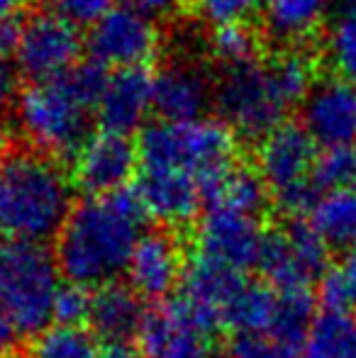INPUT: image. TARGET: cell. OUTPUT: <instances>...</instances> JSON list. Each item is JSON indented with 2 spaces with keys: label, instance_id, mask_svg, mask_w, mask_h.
<instances>
[{
  "label": "cell",
  "instance_id": "cell-1",
  "mask_svg": "<svg viewBox=\"0 0 356 358\" xmlns=\"http://www.w3.org/2000/svg\"><path fill=\"white\" fill-rule=\"evenodd\" d=\"M144 220L142 198L129 188L78 203L57 236L54 256L62 275L88 290L115 283L127 271L134 246L144 234Z\"/></svg>",
  "mask_w": 356,
  "mask_h": 358
},
{
  "label": "cell",
  "instance_id": "cell-2",
  "mask_svg": "<svg viewBox=\"0 0 356 358\" xmlns=\"http://www.w3.org/2000/svg\"><path fill=\"white\" fill-rule=\"evenodd\" d=\"M71 210V183L49 156L17 154L0 166V239L47 244Z\"/></svg>",
  "mask_w": 356,
  "mask_h": 358
},
{
  "label": "cell",
  "instance_id": "cell-3",
  "mask_svg": "<svg viewBox=\"0 0 356 358\" xmlns=\"http://www.w3.org/2000/svg\"><path fill=\"white\" fill-rule=\"evenodd\" d=\"M234 134L218 120L154 122L139 137L142 171H173L190 176L205 190L234 166Z\"/></svg>",
  "mask_w": 356,
  "mask_h": 358
},
{
  "label": "cell",
  "instance_id": "cell-4",
  "mask_svg": "<svg viewBox=\"0 0 356 358\" xmlns=\"http://www.w3.org/2000/svg\"><path fill=\"white\" fill-rule=\"evenodd\" d=\"M62 287L57 256L44 244L0 239V307L22 336H39L54 322Z\"/></svg>",
  "mask_w": 356,
  "mask_h": 358
},
{
  "label": "cell",
  "instance_id": "cell-5",
  "mask_svg": "<svg viewBox=\"0 0 356 358\" xmlns=\"http://www.w3.org/2000/svg\"><path fill=\"white\" fill-rule=\"evenodd\" d=\"M90 108L71 73L29 85L17 98V127L42 156H76L88 142Z\"/></svg>",
  "mask_w": 356,
  "mask_h": 358
},
{
  "label": "cell",
  "instance_id": "cell-6",
  "mask_svg": "<svg viewBox=\"0 0 356 358\" xmlns=\"http://www.w3.org/2000/svg\"><path fill=\"white\" fill-rule=\"evenodd\" d=\"M222 122L242 137H266L283 124L288 103L271 64L249 62L225 69L215 90Z\"/></svg>",
  "mask_w": 356,
  "mask_h": 358
},
{
  "label": "cell",
  "instance_id": "cell-7",
  "mask_svg": "<svg viewBox=\"0 0 356 358\" xmlns=\"http://www.w3.org/2000/svg\"><path fill=\"white\" fill-rule=\"evenodd\" d=\"M249 285L247 275L225 264L193 254L180 278V295L173 297L183 317L203 336H215L227 327V315Z\"/></svg>",
  "mask_w": 356,
  "mask_h": 358
},
{
  "label": "cell",
  "instance_id": "cell-8",
  "mask_svg": "<svg viewBox=\"0 0 356 358\" xmlns=\"http://www.w3.org/2000/svg\"><path fill=\"white\" fill-rule=\"evenodd\" d=\"M318 297L313 290L278 292V310L266 329L232 331L225 358H303Z\"/></svg>",
  "mask_w": 356,
  "mask_h": 358
},
{
  "label": "cell",
  "instance_id": "cell-9",
  "mask_svg": "<svg viewBox=\"0 0 356 358\" xmlns=\"http://www.w3.org/2000/svg\"><path fill=\"white\" fill-rule=\"evenodd\" d=\"M81 54V37L76 27L57 13H37L20 27V42L15 49L20 76L34 83L52 80L69 73Z\"/></svg>",
  "mask_w": 356,
  "mask_h": 358
},
{
  "label": "cell",
  "instance_id": "cell-10",
  "mask_svg": "<svg viewBox=\"0 0 356 358\" xmlns=\"http://www.w3.org/2000/svg\"><path fill=\"white\" fill-rule=\"evenodd\" d=\"M264 234L266 231L259 224V217L225 208H210L195 231L193 254L208 256L239 273H247L257 268Z\"/></svg>",
  "mask_w": 356,
  "mask_h": 358
},
{
  "label": "cell",
  "instance_id": "cell-11",
  "mask_svg": "<svg viewBox=\"0 0 356 358\" xmlns=\"http://www.w3.org/2000/svg\"><path fill=\"white\" fill-rule=\"evenodd\" d=\"M88 49L100 66L142 69L157 54L159 34L152 20L122 5L93 24Z\"/></svg>",
  "mask_w": 356,
  "mask_h": 358
},
{
  "label": "cell",
  "instance_id": "cell-12",
  "mask_svg": "<svg viewBox=\"0 0 356 358\" xmlns=\"http://www.w3.org/2000/svg\"><path fill=\"white\" fill-rule=\"evenodd\" d=\"M139 151L127 137L98 132L73 156V185L88 198L118 193L134 176Z\"/></svg>",
  "mask_w": 356,
  "mask_h": 358
},
{
  "label": "cell",
  "instance_id": "cell-13",
  "mask_svg": "<svg viewBox=\"0 0 356 358\" xmlns=\"http://www.w3.org/2000/svg\"><path fill=\"white\" fill-rule=\"evenodd\" d=\"M183 251L171 229H152L139 236L127 266V285L142 300H164L183 278Z\"/></svg>",
  "mask_w": 356,
  "mask_h": 358
},
{
  "label": "cell",
  "instance_id": "cell-14",
  "mask_svg": "<svg viewBox=\"0 0 356 358\" xmlns=\"http://www.w3.org/2000/svg\"><path fill=\"white\" fill-rule=\"evenodd\" d=\"M318 151L305 127L283 122L269 132L259 146V176L276 195L313 178Z\"/></svg>",
  "mask_w": 356,
  "mask_h": 358
},
{
  "label": "cell",
  "instance_id": "cell-15",
  "mask_svg": "<svg viewBox=\"0 0 356 358\" xmlns=\"http://www.w3.org/2000/svg\"><path fill=\"white\" fill-rule=\"evenodd\" d=\"M303 127L325 149L356 139V85L342 78L318 83L303 103Z\"/></svg>",
  "mask_w": 356,
  "mask_h": 358
},
{
  "label": "cell",
  "instance_id": "cell-16",
  "mask_svg": "<svg viewBox=\"0 0 356 358\" xmlns=\"http://www.w3.org/2000/svg\"><path fill=\"white\" fill-rule=\"evenodd\" d=\"M137 339L144 358H218L208 336L185 320L173 300L147 310Z\"/></svg>",
  "mask_w": 356,
  "mask_h": 358
},
{
  "label": "cell",
  "instance_id": "cell-17",
  "mask_svg": "<svg viewBox=\"0 0 356 358\" xmlns=\"http://www.w3.org/2000/svg\"><path fill=\"white\" fill-rule=\"evenodd\" d=\"M152 80L154 78L144 69H120L110 76L108 88L98 103L103 132L127 137L129 132L142 127L149 108H154Z\"/></svg>",
  "mask_w": 356,
  "mask_h": 358
},
{
  "label": "cell",
  "instance_id": "cell-18",
  "mask_svg": "<svg viewBox=\"0 0 356 358\" xmlns=\"http://www.w3.org/2000/svg\"><path fill=\"white\" fill-rule=\"evenodd\" d=\"M152 100L164 122H193L208 108L210 83L198 66L173 62L154 76Z\"/></svg>",
  "mask_w": 356,
  "mask_h": 358
},
{
  "label": "cell",
  "instance_id": "cell-19",
  "mask_svg": "<svg viewBox=\"0 0 356 358\" xmlns=\"http://www.w3.org/2000/svg\"><path fill=\"white\" fill-rule=\"evenodd\" d=\"M144 300L122 283H108L93 290L88 312V331L103 344H129L144 324Z\"/></svg>",
  "mask_w": 356,
  "mask_h": 358
},
{
  "label": "cell",
  "instance_id": "cell-20",
  "mask_svg": "<svg viewBox=\"0 0 356 358\" xmlns=\"http://www.w3.org/2000/svg\"><path fill=\"white\" fill-rule=\"evenodd\" d=\"M134 190L142 198L147 215L169 227L190 222L203 203L198 180L173 171H142Z\"/></svg>",
  "mask_w": 356,
  "mask_h": 358
},
{
  "label": "cell",
  "instance_id": "cell-21",
  "mask_svg": "<svg viewBox=\"0 0 356 358\" xmlns=\"http://www.w3.org/2000/svg\"><path fill=\"white\" fill-rule=\"evenodd\" d=\"M203 200L210 208H225L259 217L269 203V188L259 171L247 169V166H232L222 178H218L203 190Z\"/></svg>",
  "mask_w": 356,
  "mask_h": 358
},
{
  "label": "cell",
  "instance_id": "cell-22",
  "mask_svg": "<svg viewBox=\"0 0 356 358\" xmlns=\"http://www.w3.org/2000/svg\"><path fill=\"white\" fill-rule=\"evenodd\" d=\"M308 222L332 251H349L356 244V190L325 193Z\"/></svg>",
  "mask_w": 356,
  "mask_h": 358
},
{
  "label": "cell",
  "instance_id": "cell-23",
  "mask_svg": "<svg viewBox=\"0 0 356 358\" xmlns=\"http://www.w3.org/2000/svg\"><path fill=\"white\" fill-rule=\"evenodd\" d=\"M257 271L264 275V283L273 287L276 292L310 290V285H313V280L305 273L293 246H290L285 229H269L264 234Z\"/></svg>",
  "mask_w": 356,
  "mask_h": 358
},
{
  "label": "cell",
  "instance_id": "cell-24",
  "mask_svg": "<svg viewBox=\"0 0 356 358\" xmlns=\"http://www.w3.org/2000/svg\"><path fill=\"white\" fill-rule=\"evenodd\" d=\"M303 358H356V317L352 312H318Z\"/></svg>",
  "mask_w": 356,
  "mask_h": 358
},
{
  "label": "cell",
  "instance_id": "cell-25",
  "mask_svg": "<svg viewBox=\"0 0 356 358\" xmlns=\"http://www.w3.org/2000/svg\"><path fill=\"white\" fill-rule=\"evenodd\" d=\"M332 0H266V24L280 39L310 34L325 17Z\"/></svg>",
  "mask_w": 356,
  "mask_h": 358
},
{
  "label": "cell",
  "instance_id": "cell-26",
  "mask_svg": "<svg viewBox=\"0 0 356 358\" xmlns=\"http://www.w3.org/2000/svg\"><path fill=\"white\" fill-rule=\"evenodd\" d=\"M100 346L86 327H49L37 336L29 358H98Z\"/></svg>",
  "mask_w": 356,
  "mask_h": 358
},
{
  "label": "cell",
  "instance_id": "cell-27",
  "mask_svg": "<svg viewBox=\"0 0 356 358\" xmlns=\"http://www.w3.org/2000/svg\"><path fill=\"white\" fill-rule=\"evenodd\" d=\"M327 57L342 80L356 85V3L344 5L329 24Z\"/></svg>",
  "mask_w": 356,
  "mask_h": 358
},
{
  "label": "cell",
  "instance_id": "cell-28",
  "mask_svg": "<svg viewBox=\"0 0 356 358\" xmlns=\"http://www.w3.org/2000/svg\"><path fill=\"white\" fill-rule=\"evenodd\" d=\"M285 234H288V241L305 273L310 275L313 283L315 280L320 283L322 275L329 271V251L332 249L325 244V239L315 231V227L305 217H293L285 227Z\"/></svg>",
  "mask_w": 356,
  "mask_h": 358
},
{
  "label": "cell",
  "instance_id": "cell-29",
  "mask_svg": "<svg viewBox=\"0 0 356 358\" xmlns=\"http://www.w3.org/2000/svg\"><path fill=\"white\" fill-rule=\"evenodd\" d=\"M313 180L322 193L332 190H356V149L332 146L318 156L313 169Z\"/></svg>",
  "mask_w": 356,
  "mask_h": 358
},
{
  "label": "cell",
  "instance_id": "cell-30",
  "mask_svg": "<svg viewBox=\"0 0 356 358\" xmlns=\"http://www.w3.org/2000/svg\"><path fill=\"white\" fill-rule=\"evenodd\" d=\"M210 49L227 69L242 66V64L257 62L254 57L259 52V37L247 24L220 27L215 29L213 39H210Z\"/></svg>",
  "mask_w": 356,
  "mask_h": 358
},
{
  "label": "cell",
  "instance_id": "cell-31",
  "mask_svg": "<svg viewBox=\"0 0 356 358\" xmlns=\"http://www.w3.org/2000/svg\"><path fill=\"white\" fill-rule=\"evenodd\" d=\"M90 297L93 292L76 283H62L54 300V324L57 327H83L88 324Z\"/></svg>",
  "mask_w": 356,
  "mask_h": 358
},
{
  "label": "cell",
  "instance_id": "cell-32",
  "mask_svg": "<svg viewBox=\"0 0 356 358\" xmlns=\"http://www.w3.org/2000/svg\"><path fill=\"white\" fill-rule=\"evenodd\" d=\"M193 8L200 20L220 29L244 24V20L257 8V0H193Z\"/></svg>",
  "mask_w": 356,
  "mask_h": 358
},
{
  "label": "cell",
  "instance_id": "cell-33",
  "mask_svg": "<svg viewBox=\"0 0 356 358\" xmlns=\"http://www.w3.org/2000/svg\"><path fill=\"white\" fill-rule=\"evenodd\" d=\"M318 300L325 312H352V307L356 305V295L349 287L344 273L339 271V266L329 268L318 283Z\"/></svg>",
  "mask_w": 356,
  "mask_h": 358
},
{
  "label": "cell",
  "instance_id": "cell-34",
  "mask_svg": "<svg viewBox=\"0 0 356 358\" xmlns=\"http://www.w3.org/2000/svg\"><path fill=\"white\" fill-rule=\"evenodd\" d=\"M54 13L69 24H90L93 27L98 20L110 13V0H52Z\"/></svg>",
  "mask_w": 356,
  "mask_h": 358
},
{
  "label": "cell",
  "instance_id": "cell-35",
  "mask_svg": "<svg viewBox=\"0 0 356 358\" xmlns=\"http://www.w3.org/2000/svg\"><path fill=\"white\" fill-rule=\"evenodd\" d=\"M17 88H20L17 64H13L8 57H0V113L15 103Z\"/></svg>",
  "mask_w": 356,
  "mask_h": 358
},
{
  "label": "cell",
  "instance_id": "cell-36",
  "mask_svg": "<svg viewBox=\"0 0 356 358\" xmlns=\"http://www.w3.org/2000/svg\"><path fill=\"white\" fill-rule=\"evenodd\" d=\"M122 3L124 8L144 15L147 20H162V17H171L176 13L180 0H122Z\"/></svg>",
  "mask_w": 356,
  "mask_h": 358
},
{
  "label": "cell",
  "instance_id": "cell-37",
  "mask_svg": "<svg viewBox=\"0 0 356 358\" xmlns=\"http://www.w3.org/2000/svg\"><path fill=\"white\" fill-rule=\"evenodd\" d=\"M20 339H22V334H20V329L15 327V322L10 320L8 312L0 307V358H10L17 351L20 346Z\"/></svg>",
  "mask_w": 356,
  "mask_h": 358
},
{
  "label": "cell",
  "instance_id": "cell-38",
  "mask_svg": "<svg viewBox=\"0 0 356 358\" xmlns=\"http://www.w3.org/2000/svg\"><path fill=\"white\" fill-rule=\"evenodd\" d=\"M20 42V27L13 20H3L0 22V57H8L13 49H17Z\"/></svg>",
  "mask_w": 356,
  "mask_h": 358
},
{
  "label": "cell",
  "instance_id": "cell-39",
  "mask_svg": "<svg viewBox=\"0 0 356 358\" xmlns=\"http://www.w3.org/2000/svg\"><path fill=\"white\" fill-rule=\"evenodd\" d=\"M98 358H144V356L132 344H103L98 351Z\"/></svg>",
  "mask_w": 356,
  "mask_h": 358
},
{
  "label": "cell",
  "instance_id": "cell-40",
  "mask_svg": "<svg viewBox=\"0 0 356 358\" xmlns=\"http://www.w3.org/2000/svg\"><path fill=\"white\" fill-rule=\"evenodd\" d=\"M339 271L344 273L349 287H352L354 295H356V244L349 251H344V259H342V264H339Z\"/></svg>",
  "mask_w": 356,
  "mask_h": 358
},
{
  "label": "cell",
  "instance_id": "cell-41",
  "mask_svg": "<svg viewBox=\"0 0 356 358\" xmlns=\"http://www.w3.org/2000/svg\"><path fill=\"white\" fill-rule=\"evenodd\" d=\"M20 0H0V22L3 20H13V13L17 8Z\"/></svg>",
  "mask_w": 356,
  "mask_h": 358
},
{
  "label": "cell",
  "instance_id": "cell-42",
  "mask_svg": "<svg viewBox=\"0 0 356 358\" xmlns=\"http://www.w3.org/2000/svg\"><path fill=\"white\" fill-rule=\"evenodd\" d=\"M8 146H10V139H8V132H5V127L0 124V166L8 161Z\"/></svg>",
  "mask_w": 356,
  "mask_h": 358
},
{
  "label": "cell",
  "instance_id": "cell-43",
  "mask_svg": "<svg viewBox=\"0 0 356 358\" xmlns=\"http://www.w3.org/2000/svg\"><path fill=\"white\" fill-rule=\"evenodd\" d=\"M354 3H356V0H354Z\"/></svg>",
  "mask_w": 356,
  "mask_h": 358
}]
</instances>
